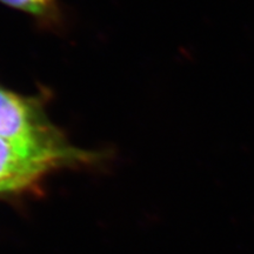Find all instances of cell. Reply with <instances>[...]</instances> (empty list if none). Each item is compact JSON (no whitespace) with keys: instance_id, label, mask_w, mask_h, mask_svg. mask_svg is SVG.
Here are the masks:
<instances>
[{"instance_id":"obj_1","label":"cell","mask_w":254,"mask_h":254,"mask_svg":"<svg viewBox=\"0 0 254 254\" xmlns=\"http://www.w3.org/2000/svg\"><path fill=\"white\" fill-rule=\"evenodd\" d=\"M0 138L52 168L86 160L50 122L41 104L0 85Z\"/></svg>"},{"instance_id":"obj_2","label":"cell","mask_w":254,"mask_h":254,"mask_svg":"<svg viewBox=\"0 0 254 254\" xmlns=\"http://www.w3.org/2000/svg\"><path fill=\"white\" fill-rule=\"evenodd\" d=\"M9 7L26 12L38 18L51 17L56 12V0H0Z\"/></svg>"}]
</instances>
